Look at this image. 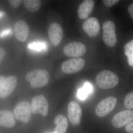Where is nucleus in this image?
<instances>
[{
	"label": "nucleus",
	"mask_w": 133,
	"mask_h": 133,
	"mask_svg": "<svg viewBox=\"0 0 133 133\" xmlns=\"http://www.w3.org/2000/svg\"><path fill=\"white\" fill-rule=\"evenodd\" d=\"M31 106L33 114H41L44 116L48 115L49 102L43 95H40L34 97L31 100Z\"/></svg>",
	"instance_id": "obj_5"
},
{
	"label": "nucleus",
	"mask_w": 133,
	"mask_h": 133,
	"mask_svg": "<svg viewBox=\"0 0 133 133\" xmlns=\"http://www.w3.org/2000/svg\"><path fill=\"white\" fill-rule=\"evenodd\" d=\"M117 101V99L114 97H108L102 100L95 108L96 115L103 117L109 114L114 109Z\"/></svg>",
	"instance_id": "obj_6"
},
{
	"label": "nucleus",
	"mask_w": 133,
	"mask_h": 133,
	"mask_svg": "<svg viewBox=\"0 0 133 133\" xmlns=\"http://www.w3.org/2000/svg\"><path fill=\"white\" fill-rule=\"evenodd\" d=\"M15 31L16 39L20 42H24L28 39L29 35V27L24 21H19L15 25Z\"/></svg>",
	"instance_id": "obj_13"
},
{
	"label": "nucleus",
	"mask_w": 133,
	"mask_h": 133,
	"mask_svg": "<svg viewBox=\"0 0 133 133\" xmlns=\"http://www.w3.org/2000/svg\"><path fill=\"white\" fill-rule=\"evenodd\" d=\"M103 3L106 6L111 8L116 5L119 2L118 0H104L102 1Z\"/></svg>",
	"instance_id": "obj_22"
},
{
	"label": "nucleus",
	"mask_w": 133,
	"mask_h": 133,
	"mask_svg": "<svg viewBox=\"0 0 133 133\" xmlns=\"http://www.w3.org/2000/svg\"><path fill=\"white\" fill-rule=\"evenodd\" d=\"M128 10L129 13L130 14V16L133 20V3L131 4L128 7Z\"/></svg>",
	"instance_id": "obj_27"
},
{
	"label": "nucleus",
	"mask_w": 133,
	"mask_h": 133,
	"mask_svg": "<svg viewBox=\"0 0 133 133\" xmlns=\"http://www.w3.org/2000/svg\"><path fill=\"white\" fill-rule=\"evenodd\" d=\"M133 120V111L126 110L116 114L111 120L112 125L117 128H121Z\"/></svg>",
	"instance_id": "obj_9"
},
{
	"label": "nucleus",
	"mask_w": 133,
	"mask_h": 133,
	"mask_svg": "<svg viewBox=\"0 0 133 133\" xmlns=\"http://www.w3.org/2000/svg\"><path fill=\"white\" fill-rule=\"evenodd\" d=\"M84 31L90 37H95L98 35L100 27L98 19L94 17L87 19L83 24Z\"/></svg>",
	"instance_id": "obj_12"
},
{
	"label": "nucleus",
	"mask_w": 133,
	"mask_h": 133,
	"mask_svg": "<svg viewBox=\"0 0 133 133\" xmlns=\"http://www.w3.org/2000/svg\"><path fill=\"white\" fill-rule=\"evenodd\" d=\"M86 46L82 43L73 42L64 46L63 52L67 57L77 58L84 56L86 52Z\"/></svg>",
	"instance_id": "obj_8"
},
{
	"label": "nucleus",
	"mask_w": 133,
	"mask_h": 133,
	"mask_svg": "<svg viewBox=\"0 0 133 133\" xmlns=\"http://www.w3.org/2000/svg\"><path fill=\"white\" fill-rule=\"evenodd\" d=\"M69 121L73 126L78 125L81 122L82 111L81 107L77 102L71 101L67 108Z\"/></svg>",
	"instance_id": "obj_10"
},
{
	"label": "nucleus",
	"mask_w": 133,
	"mask_h": 133,
	"mask_svg": "<svg viewBox=\"0 0 133 133\" xmlns=\"http://www.w3.org/2000/svg\"><path fill=\"white\" fill-rule=\"evenodd\" d=\"M126 131L128 133H133V121H132L126 125Z\"/></svg>",
	"instance_id": "obj_24"
},
{
	"label": "nucleus",
	"mask_w": 133,
	"mask_h": 133,
	"mask_svg": "<svg viewBox=\"0 0 133 133\" xmlns=\"http://www.w3.org/2000/svg\"><path fill=\"white\" fill-rule=\"evenodd\" d=\"M48 34L52 45L57 46L60 44L63 37V32L60 24L56 22L51 24L49 27Z\"/></svg>",
	"instance_id": "obj_11"
},
{
	"label": "nucleus",
	"mask_w": 133,
	"mask_h": 133,
	"mask_svg": "<svg viewBox=\"0 0 133 133\" xmlns=\"http://www.w3.org/2000/svg\"><path fill=\"white\" fill-rule=\"evenodd\" d=\"M6 55V50L3 48L0 47V58L3 59Z\"/></svg>",
	"instance_id": "obj_26"
},
{
	"label": "nucleus",
	"mask_w": 133,
	"mask_h": 133,
	"mask_svg": "<svg viewBox=\"0 0 133 133\" xmlns=\"http://www.w3.org/2000/svg\"><path fill=\"white\" fill-rule=\"evenodd\" d=\"M26 9L31 12H36L41 8L42 3L39 0H24L23 1Z\"/></svg>",
	"instance_id": "obj_18"
},
{
	"label": "nucleus",
	"mask_w": 133,
	"mask_h": 133,
	"mask_svg": "<svg viewBox=\"0 0 133 133\" xmlns=\"http://www.w3.org/2000/svg\"><path fill=\"white\" fill-rule=\"evenodd\" d=\"M32 111L31 104L28 101L18 103L14 110V115L16 119L24 123H28L31 118Z\"/></svg>",
	"instance_id": "obj_4"
},
{
	"label": "nucleus",
	"mask_w": 133,
	"mask_h": 133,
	"mask_svg": "<svg viewBox=\"0 0 133 133\" xmlns=\"http://www.w3.org/2000/svg\"><path fill=\"white\" fill-rule=\"evenodd\" d=\"M124 50L129 65L133 67V39L125 44Z\"/></svg>",
	"instance_id": "obj_19"
},
{
	"label": "nucleus",
	"mask_w": 133,
	"mask_h": 133,
	"mask_svg": "<svg viewBox=\"0 0 133 133\" xmlns=\"http://www.w3.org/2000/svg\"><path fill=\"white\" fill-rule=\"evenodd\" d=\"M8 2L11 6L15 8L19 7L21 5L23 1L20 0H9Z\"/></svg>",
	"instance_id": "obj_23"
},
{
	"label": "nucleus",
	"mask_w": 133,
	"mask_h": 133,
	"mask_svg": "<svg viewBox=\"0 0 133 133\" xmlns=\"http://www.w3.org/2000/svg\"><path fill=\"white\" fill-rule=\"evenodd\" d=\"M55 133V132H54V133Z\"/></svg>",
	"instance_id": "obj_29"
},
{
	"label": "nucleus",
	"mask_w": 133,
	"mask_h": 133,
	"mask_svg": "<svg viewBox=\"0 0 133 133\" xmlns=\"http://www.w3.org/2000/svg\"><path fill=\"white\" fill-rule=\"evenodd\" d=\"M2 58H0V65H1V62H2Z\"/></svg>",
	"instance_id": "obj_28"
},
{
	"label": "nucleus",
	"mask_w": 133,
	"mask_h": 133,
	"mask_svg": "<svg viewBox=\"0 0 133 133\" xmlns=\"http://www.w3.org/2000/svg\"><path fill=\"white\" fill-rule=\"evenodd\" d=\"M125 107L128 109L133 108V92L127 95L124 99Z\"/></svg>",
	"instance_id": "obj_21"
},
{
	"label": "nucleus",
	"mask_w": 133,
	"mask_h": 133,
	"mask_svg": "<svg viewBox=\"0 0 133 133\" xmlns=\"http://www.w3.org/2000/svg\"><path fill=\"white\" fill-rule=\"evenodd\" d=\"M55 124L56 127L55 129V133H66L68 126V122L66 117L59 114L55 118Z\"/></svg>",
	"instance_id": "obj_17"
},
{
	"label": "nucleus",
	"mask_w": 133,
	"mask_h": 133,
	"mask_svg": "<svg viewBox=\"0 0 133 133\" xmlns=\"http://www.w3.org/2000/svg\"><path fill=\"white\" fill-rule=\"evenodd\" d=\"M14 114L8 110H0V125L10 128L14 127L16 124Z\"/></svg>",
	"instance_id": "obj_16"
},
{
	"label": "nucleus",
	"mask_w": 133,
	"mask_h": 133,
	"mask_svg": "<svg viewBox=\"0 0 133 133\" xmlns=\"http://www.w3.org/2000/svg\"><path fill=\"white\" fill-rule=\"evenodd\" d=\"M103 30L104 43L108 47H114L118 41L115 24L111 21H107L103 24Z\"/></svg>",
	"instance_id": "obj_3"
},
{
	"label": "nucleus",
	"mask_w": 133,
	"mask_h": 133,
	"mask_svg": "<svg viewBox=\"0 0 133 133\" xmlns=\"http://www.w3.org/2000/svg\"><path fill=\"white\" fill-rule=\"evenodd\" d=\"M92 87L89 83H86L83 88L79 89L77 92L78 97L83 100L92 91Z\"/></svg>",
	"instance_id": "obj_20"
},
{
	"label": "nucleus",
	"mask_w": 133,
	"mask_h": 133,
	"mask_svg": "<svg viewBox=\"0 0 133 133\" xmlns=\"http://www.w3.org/2000/svg\"><path fill=\"white\" fill-rule=\"evenodd\" d=\"M50 75L47 71L38 69L29 72L26 74V79L30 82L31 87L39 88L48 84Z\"/></svg>",
	"instance_id": "obj_2"
},
{
	"label": "nucleus",
	"mask_w": 133,
	"mask_h": 133,
	"mask_svg": "<svg viewBox=\"0 0 133 133\" xmlns=\"http://www.w3.org/2000/svg\"><path fill=\"white\" fill-rule=\"evenodd\" d=\"M6 78L3 76H0V91L2 89L3 84L5 83Z\"/></svg>",
	"instance_id": "obj_25"
},
{
	"label": "nucleus",
	"mask_w": 133,
	"mask_h": 133,
	"mask_svg": "<svg viewBox=\"0 0 133 133\" xmlns=\"http://www.w3.org/2000/svg\"><path fill=\"white\" fill-rule=\"evenodd\" d=\"M17 84V78L15 76H10L6 78L5 83L0 91V98H6L14 90Z\"/></svg>",
	"instance_id": "obj_14"
},
{
	"label": "nucleus",
	"mask_w": 133,
	"mask_h": 133,
	"mask_svg": "<svg viewBox=\"0 0 133 133\" xmlns=\"http://www.w3.org/2000/svg\"><path fill=\"white\" fill-rule=\"evenodd\" d=\"M95 82L99 88L105 90L116 87L119 83V79L118 76L113 72L104 70L96 76Z\"/></svg>",
	"instance_id": "obj_1"
},
{
	"label": "nucleus",
	"mask_w": 133,
	"mask_h": 133,
	"mask_svg": "<svg viewBox=\"0 0 133 133\" xmlns=\"http://www.w3.org/2000/svg\"><path fill=\"white\" fill-rule=\"evenodd\" d=\"M94 6V1L92 0H85L79 5L78 10L79 17L81 19L88 18L92 12Z\"/></svg>",
	"instance_id": "obj_15"
},
{
	"label": "nucleus",
	"mask_w": 133,
	"mask_h": 133,
	"mask_svg": "<svg viewBox=\"0 0 133 133\" xmlns=\"http://www.w3.org/2000/svg\"><path fill=\"white\" fill-rule=\"evenodd\" d=\"M85 65V62L84 59L81 58H75L63 62L61 68L64 73L71 74L80 71Z\"/></svg>",
	"instance_id": "obj_7"
}]
</instances>
